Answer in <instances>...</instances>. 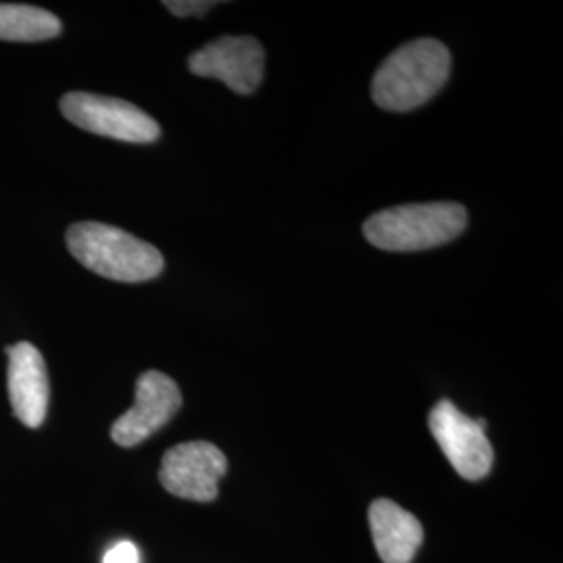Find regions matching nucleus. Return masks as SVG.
<instances>
[{
	"label": "nucleus",
	"instance_id": "obj_1",
	"mask_svg": "<svg viewBox=\"0 0 563 563\" xmlns=\"http://www.w3.org/2000/svg\"><path fill=\"white\" fill-rule=\"evenodd\" d=\"M451 74V53L443 42L418 38L384 59L372 81V97L386 111L405 113L439 95Z\"/></svg>",
	"mask_w": 563,
	"mask_h": 563
},
{
	"label": "nucleus",
	"instance_id": "obj_2",
	"mask_svg": "<svg viewBox=\"0 0 563 563\" xmlns=\"http://www.w3.org/2000/svg\"><path fill=\"white\" fill-rule=\"evenodd\" d=\"M67 249L84 267L109 280H153L165 267L159 249L109 223H74Z\"/></svg>",
	"mask_w": 563,
	"mask_h": 563
},
{
	"label": "nucleus",
	"instance_id": "obj_3",
	"mask_svg": "<svg viewBox=\"0 0 563 563\" xmlns=\"http://www.w3.org/2000/svg\"><path fill=\"white\" fill-rule=\"evenodd\" d=\"M467 225V211L460 202H420L378 211L363 234L374 246L390 253L434 249L457 239Z\"/></svg>",
	"mask_w": 563,
	"mask_h": 563
},
{
	"label": "nucleus",
	"instance_id": "obj_4",
	"mask_svg": "<svg viewBox=\"0 0 563 563\" xmlns=\"http://www.w3.org/2000/svg\"><path fill=\"white\" fill-rule=\"evenodd\" d=\"M60 113L86 132L113 141L148 144L162 136L159 123L132 102L90 95L69 92L60 99Z\"/></svg>",
	"mask_w": 563,
	"mask_h": 563
},
{
	"label": "nucleus",
	"instance_id": "obj_5",
	"mask_svg": "<svg viewBox=\"0 0 563 563\" xmlns=\"http://www.w3.org/2000/svg\"><path fill=\"white\" fill-rule=\"evenodd\" d=\"M430 432L453 470L465 481H483L490 474L495 453L486 439V420H472L455 402H437L428 418Z\"/></svg>",
	"mask_w": 563,
	"mask_h": 563
},
{
	"label": "nucleus",
	"instance_id": "obj_6",
	"mask_svg": "<svg viewBox=\"0 0 563 563\" xmlns=\"http://www.w3.org/2000/svg\"><path fill=\"white\" fill-rule=\"evenodd\" d=\"M228 472V460L213 443L192 441L172 446L162 460L159 481L167 493L186 501L211 504Z\"/></svg>",
	"mask_w": 563,
	"mask_h": 563
},
{
	"label": "nucleus",
	"instance_id": "obj_7",
	"mask_svg": "<svg viewBox=\"0 0 563 563\" xmlns=\"http://www.w3.org/2000/svg\"><path fill=\"white\" fill-rule=\"evenodd\" d=\"M265 51L251 36H222L188 57V69L199 78L220 80L236 95H253L263 80Z\"/></svg>",
	"mask_w": 563,
	"mask_h": 563
},
{
	"label": "nucleus",
	"instance_id": "obj_8",
	"mask_svg": "<svg viewBox=\"0 0 563 563\" xmlns=\"http://www.w3.org/2000/svg\"><path fill=\"white\" fill-rule=\"evenodd\" d=\"M181 407L178 384L163 372H144L136 383V402L111 426V439L120 446H136L162 430Z\"/></svg>",
	"mask_w": 563,
	"mask_h": 563
},
{
	"label": "nucleus",
	"instance_id": "obj_9",
	"mask_svg": "<svg viewBox=\"0 0 563 563\" xmlns=\"http://www.w3.org/2000/svg\"><path fill=\"white\" fill-rule=\"evenodd\" d=\"M9 355V399L15 418L27 428H41L48 413L51 386L42 353L30 342H15L7 349Z\"/></svg>",
	"mask_w": 563,
	"mask_h": 563
},
{
	"label": "nucleus",
	"instance_id": "obj_10",
	"mask_svg": "<svg viewBox=\"0 0 563 563\" xmlns=\"http://www.w3.org/2000/svg\"><path fill=\"white\" fill-rule=\"evenodd\" d=\"M372 539L384 563H411L423 543L420 520L390 499H376L367 511Z\"/></svg>",
	"mask_w": 563,
	"mask_h": 563
},
{
	"label": "nucleus",
	"instance_id": "obj_11",
	"mask_svg": "<svg viewBox=\"0 0 563 563\" xmlns=\"http://www.w3.org/2000/svg\"><path fill=\"white\" fill-rule=\"evenodd\" d=\"M60 27L59 18L41 7L0 2V41H51L59 36Z\"/></svg>",
	"mask_w": 563,
	"mask_h": 563
},
{
	"label": "nucleus",
	"instance_id": "obj_12",
	"mask_svg": "<svg viewBox=\"0 0 563 563\" xmlns=\"http://www.w3.org/2000/svg\"><path fill=\"white\" fill-rule=\"evenodd\" d=\"M163 4L169 9V13H174L178 18H195V15H205L218 2H213V0H167Z\"/></svg>",
	"mask_w": 563,
	"mask_h": 563
},
{
	"label": "nucleus",
	"instance_id": "obj_13",
	"mask_svg": "<svg viewBox=\"0 0 563 563\" xmlns=\"http://www.w3.org/2000/svg\"><path fill=\"white\" fill-rule=\"evenodd\" d=\"M102 563H141V551L136 544L121 541L104 553Z\"/></svg>",
	"mask_w": 563,
	"mask_h": 563
}]
</instances>
